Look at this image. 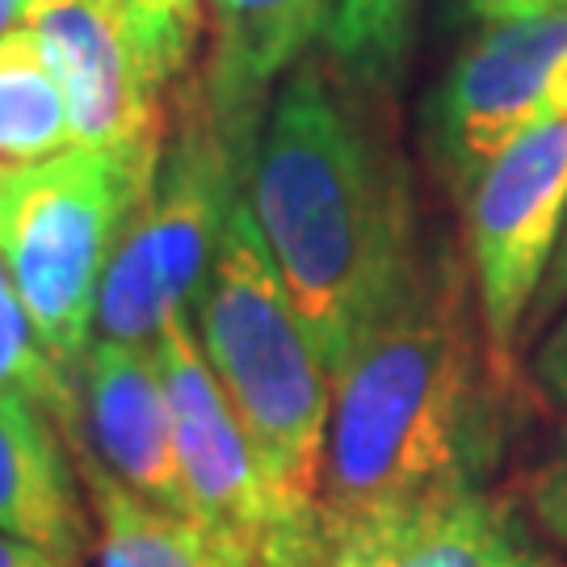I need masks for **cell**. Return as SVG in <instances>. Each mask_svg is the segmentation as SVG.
Instances as JSON below:
<instances>
[{"instance_id":"7a4b0ae2","label":"cell","mask_w":567,"mask_h":567,"mask_svg":"<svg viewBox=\"0 0 567 567\" xmlns=\"http://www.w3.org/2000/svg\"><path fill=\"white\" fill-rule=\"evenodd\" d=\"M248 206L332 379L404 286L425 236L404 161L307 55L269 102Z\"/></svg>"},{"instance_id":"6da1fadb","label":"cell","mask_w":567,"mask_h":567,"mask_svg":"<svg viewBox=\"0 0 567 567\" xmlns=\"http://www.w3.org/2000/svg\"><path fill=\"white\" fill-rule=\"evenodd\" d=\"M508 391L487 358L471 265L446 236H425L395 299L332 374L328 543L487 484L505 450Z\"/></svg>"},{"instance_id":"4fadbf2b","label":"cell","mask_w":567,"mask_h":567,"mask_svg":"<svg viewBox=\"0 0 567 567\" xmlns=\"http://www.w3.org/2000/svg\"><path fill=\"white\" fill-rule=\"evenodd\" d=\"M526 508L487 484L395 513L379 567H564Z\"/></svg>"},{"instance_id":"44dd1931","label":"cell","mask_w":567,"mask_h":567,"mask_svg":"<svg viewBox=\"0 0 567 567\" xmlns=\"http://www.w3.org/2000/svg\"><path fill=\"white\" fill-rule=\"evenodd\" d=\"M391 522H395V517H379V522H370V526L344 534L341 543L332 547L328 567H379L383 564L386 538H391Z\"/></svg>"},{"instance_id":"52a82bcc","label":"cell","mask_w":567,"mask_h":567,"mask_svg":"<svg viewBox=\"0 0 567 567\" xmlns=\"http://www.w3.org/2000/svg\"><path fill=\"white\" fill-rule=\"evenodd\" d=\"M564 55L567 4L487 21L484 34L454 60L429 102V161L458 203L538 114Z\"/></svg>"},{"instance_id":"9c48e42d","label":"cell","mask_w":567,"mask_h":567,"mask_svg":"<svg viewBox=\"0 0 567 567\" xmlns=\"http://www.w3.org/2000/svg\"><path fill=\"white\" fill-rule=\"evenodd\" d=\"M156 358H161L164 391L173 408V433H177V458H182L189 505L203 526L244 547L257 564L269 534V492L224 386L215 383L206 365L189 311H177L161 328Z\"/></svg>"},{"instance_id":"7c38bea8","label":"cell","mask_w":567,"mask_h":567,"mask_svg":"<svg viewBox=\"0 0 567 567\" xmlns=\"http://www.w3.org/2000/svg\"><path fill=\"white\" fill-rule=\"evenodd\" d=\"M63 425L18 386H0V534L81 567L93 529Z\"/></svg>"},{"instance_id":"3957f363","label":"cell","mask_w":567,"mask_h":567,"mask_svg":"<svg viewBox=\"0 0 567 567\" xmlns=\"http://www.w3.org/2000/svg\"><path fill=\"white\" fill-rule=\"evenodd\" d=\"M189 320L269 492V534L257 567H328L324 450L332 379L286 295L248 194L231 206Z\"/></svg>"},{"instance_id":"5bb4252c","label":"cell","mask_w":567,"mask_h":567,"mask_svg":"<svg viewBox=\"0 0 567 567\" xmlns=\"http://www.w3.org/2000/svg\"><path fill=\"white\" fill-rule=\"evenodd\" d=\"M63 433L76 454L84 496L97 522L93 538L97 567H257L248 550L227 543L224 534L203 526L198 517L168 513L114 480L72 425Z\"/></svg>"},{"instance_id":"30bf717a","label":"cell","mask_w":567,"mask_h":567,"mask_svg":"<svg viewBox=\"0 0 567 567\" xmlns=\"http://www.w3.org/2000/svg\"><path fill=\"white\" fill-rule=\"evenodd\" d=\"M76 395V433L102 466L147 496L152 505L198 517L185 492L182 458H177V433H173V408L164 391L156 344L126 341H89L81 362L68 374ZM68 429V425H63Z\"/></svg>"},{"instance_id":"277c9868","label":"cell","mask_w":567,"mask_h":567,"mask_svg":"<svg viewBox=\"0 0 567 567\" xmlns=\"http://www.w3.org/2000/svg\"><path fill=\"white\" fill-rule=\"evenodd\" d=\"M152 177L81 147L0 164V265L63 379L93 341L105 265Z\"/></svg>"},{"instance_id":"7402d4cb","label":"cell","mask_w":567,"mask_h":567,"mask_svg":"<svg viewBox=\"0 0 567 567\" xmlns=\"http://www.w3.org/2000/svg\"><path fill=\"white\" fill-rule=\"evenodd\" d=\"M471 13L484 21H508V18H529V13H547V9H564L567 0H466Z\"/></svg>"},{"instance_id":"5b68a950","label":"cell","mask_w":567,"mask_h":567,"mask_svg":"<svg viewBox=\"0 0 567 567\" xmlns=\"http://www.w3.org/2000/svg\"><path fill=\"white\" fill-rule=\"evenodd\" d=\"M248 194L198 84H182L168 114L156 177L122 227L97 290V337L156 344L161 328L189 311L224 240L236 198Z\"/></svg>"},{"instance_id":"603a6c76","label":"cell","mask_w":567,"mask_h":567,"mask_svg":"<svg viewBox=\"0 0 567 567\" xmlns=\"http://www.w3.org/2000/svg\"><path fill=\"white\" fill-rule=\"evenodd\" d=\"M0 567H68V564H60L55 555H47L34 543H21V538L0 534Z\"/></svg>"},{"instance_id":"e0dca14e","label":"cell","mask_w":567,"mask_h":567,"mask_svg":"<svg viewBox=\"0 0 567 567\" xmlns=\"http://www.w3.org/2000/svg\"><path fill=\"white\" fill-rule=\"evenodd\" d=\"M89 4L118 25L147 81L164 97L182 89L203 34V0H89Z\"/></svg>"},{"instance_id":"d6986e66","label":"cell","mask_w":567,"mask_h":567,"mask_svg":"<svg viewBox=\"0 0 567 567\" xmlns=\"http://www.w3.org/2000/svg\"><path fill=\"white\" fill-rule=\"evenodd\" d=\"M559 316H567V206H564V224H559V240H555V252H550V265L538 282V295H534V307L526 316V337L522 344H534L543 332H547Z\"/></svg>"},{"instance_id":"8fae6325","label":"cell","mask_w":567,"mask_h":567,"mask_svg":"<svg viewBox=\"0 0 567 567\" xmlns=\"http://www.w3.org/2000/svg\"><path fill=\"white\" fill-rule=\"evenodd\" d=\"M210 47H206L203 93L210 122L248 185L257 164L269 102L282 76L324 39L332 0H203Z\"/></svg>"},{"instance_id":"ac0fdd59","label":"cell","mask_w":567,"mask_h":567,"mask_svg":"<svg viewBox=\"0 0 567 567\" xmlns=\"http://www.w3.org/2000/svg\"><path fill=\"white\" fill-rule=\"evenodd\" d=\"M526 508L534 517V526L543 529L555 547L567 550V421L555 433L547 458L529 471Z\"/></svg>"},{"instance_id":"ba28073f","label":"cell","mask_w":567,"mask_h":567,"mask_svg":"<svg viewBox=\"0 0 567 567\" xmlns=\"http://www.w3.org/2000/svg\"><path fill=\"white\" fill-rule=\"evenodd\" d=\"M25 25L60 81L72 147L152 177L168 135L164 93L118 25L89 0H34Z\"/></svg>"},{"instance_id":"ffe728a7","label":"cell","mask_w":567,"mask_h":567,"mask_svg":"<svg viewBox=\"0 0 567 567\" xmlns=\"http://www.w3.org/2000/svg\"><path fill=\"white\" fill-rule=\"evenodd\" d=\"M529 379L547 395L550 404L567 408V316L529 344Z\"/></svg>"},{"instance_id":"2e32d148","label":"cell","mask_w":567,"mask_h":567,"mask_svg":"<svg viewBox=\"0 0 567 567\" xmlns=\"http://www.w3.org/2000/svg\"><path fill=\"white\" fill-rule=\"evenodd\" d=\"M416 0H332L324 47L353 84L386 89L400 76L412 42Z\"/></svg>"},{"instance_id":"9a60e30c","label":"cell","mask_w":567,"mask_h":567,"mask_svg":"<svg viewBox=\"0 0 567 567\" xmlns=\"http://www.w3.org/2000/svg\"><path fill=\"white\" fill-rule=\"evenodd\" d=\"M72 147L60 81L21 21L0 39V164H39Z\"/></svg>"},{"instance_id":"cb8c5ba5","label":"cell","mask_w":567,"mask_h":567,"mask_svg":"<svg viewBox=\"0 0 567 567\" xmlns=\"http://www.w3.org/2000/svg\"><path fill=\"white\" fill-rule=\"evenodd\" d=\"M30 9H34V0H0V39H4L13 25H21Z\"/></svg>"},{"instance_id":"8992f818","label":"cell","mask_w":567,"mask_h":567,"mask_svg":"<svg viewBox=\"0 0 567 567\" xmlns=\"http://www.w3.org/2000/svg\"><path fill=\"white\" fill-rule=\"evenodd\" d=\"M567 206V55L538 114L463 198L466 265L496 374L513 386L526 316L547 274Z\"/></svg>"}]
</instances>
